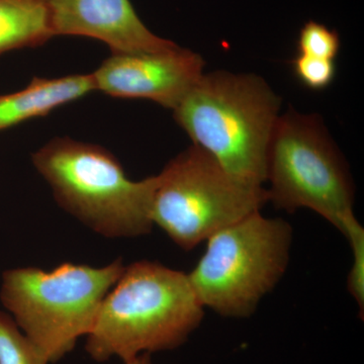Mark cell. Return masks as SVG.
<instances>
[{"instance_id": "obj_2", "label": "cell", "mask_w": 364, "mask_h": 364, "mask_svg": "<svg viewBox=\"0 0 364 364\" xmlns=\"http://www.w3.org/2000/svg\"><path fill=\"white\" fill-rule=\"evenodd\" d=\"M282 100L253 73H205L173 109L193 145L207 151L235 176L267 182V158Z\"/></svg>"}, {"instance_id": "obj_7", "label": "cell", "mask_w": 364, "mask_h": 364, "mask_svg": "<svg viewBox=\"0 0 364 364\" xmlns=\"http://www.w3.org/2000/svg\"><path fill=\"white\" fill-rule=\"evenodd\" d=\"M267 203L264 186L242 181L191 145L156 176L151 219L176 245L191 251Z\"/></svg>"}, {"instance_id": "obj_4", "label": "cell", "mask_w": 364, "mask_h": 364, "mask_svg": "<svg viewBox=\"0 0 364 364\" xmlns=\"http://www.w3.org/2000/svg\"><path fill=\"white\" fill-rule=\"evenodd\" d=\"M124 269L122 259L104 267L64 263L50 272L9 269L2 275L0 299L23 334L56 363L90 334Z\"/></svg>"}, {"instance_id": "obj_3", "label": "cell", "mask_w": 364, "mask_h": 364, "mask_svg": "<svg viewBox=\"0 0 364 364\" xmlns=\"http://www.w3.org/2000/svg\"><path fill=\"white\" fill-rule=\"evenodd\" d=\"M33 163L60 207L97 234L133 238L152 231L156 176L131 181L111 152L70 138L53 139Z\"/></svg>"}, {"instance_id": "obj_16", "label": "cell", "mask_w": 364, "mask_h": 364, "mask_svg": "<svg viewBox=\"0 0 364 364\" xmlns=\"http://www.w3.org/2000/svg\"><path fill=\"white\" fill-rule=\"evenodd\" d=\"M124 364H153L151 353H142L130 360L124 361Z\"/></svg>"}, {"instance_id": "obj_11", "label": "cell", "mask_w": 364, "mask_h": 364, "mask_svg": "<svg viewBox=\"0 0 364 364\" xmlns=\"http://www.w3.org/2000/svg\"><path fill=\"white\" fill-rule=\"evenodd\" d=\"M53 37L49 0H0V54L39 47Z\"/></svg>"}, {"instance_id": "obj_12", "label": "cell", "mask_w": 364, "mask_h": 364, "mask_svg": "<svg viewBox=\"0 0 364 364\" xmlns=\"http://www.w3.org/2000/svg\"><path fill=\"white\" fill-rule=\"evenodd\" d=\"M43 352L28 338L13 317L0 312V364H49Z\"/></svg>"}, {"instance_id": "obj_13", "label": "cell", "mask_w": 364, "mask_h": 364, "mask_svg": "<svg viewBox=\"0 0 364 364\" xmlns=\"http://www.w3.org/2000/svg\"><path fill=\"white\" fill-rule=\"evenodd\" d=\"M340 46L338 33L317 21H308L299 31V54L334 61L338 56Z\"/></svg>"}, {"instance_id": "obj_5", "label": "cell", "mask_w": 364, "mask_h": 364, "mask_svg": "<svg viewBox=\"0 0 364 364\" xmlns=\"http://www.w3.org/2000/svg\"><path fill=\"white\" fill-rule=\"evenodd\" d=\"M188 277L203 308L222 317L252 316L284 277L293 244V228L260 212L224 228Z\"/></svg>"}, {"instance_id": "obj_1", "label": "cell", "mask_w": 364, "mask_h": 364, "mask_svg": "<svg viewBox=\"0 0 364 364\" xmlns=\"http://www.w3.org/2000/svg\"><path fill=\"white\" fill-rule=\"evenodd\" d=\"M203 310L186 273L136 261L105 296L85 350L97 363L174 350L200 327Z\"/></svg>"}, {"instance_id": "obj_6", "label": "cell", "mask_w": 364, "mask_h": 364, "mask_svg": "<svg viewBox=\"0 0 364 364\" xmlns=\"http://www.w3.org/2000/svg\"><path fill=\"white\" fill-rule=\"evenodd\" d=\"M268 203L287 213L305 208L344 234L355 219L353 181L322 119L296 109L280 114L268 151Z\"/></svg>"}, {"instance_id": "obj_9", "label": "cell", "mask_w": 364, "mask_h": 364, "mask_svg": "<svg viewBox=\"0 0 364 364\" xmlns=\"http://www.w3.org/2000/svg\"><path fill=\"white\" fill-rule=\"evenodd\" d=\"M53 35L102 41L114 54L168 51L177 46L151 32L130 0H49Z\"/></svg>"}, {"instance_id": "obj_15", "label": "cell", "mask_w": 364, "mask_h": 364, "mask_svg": "<svg viewBox=\"0 0 364 364\" xmlns=\"http://www.w3.org/2000/svg\"><path fill=\"white\" fill-rule=\"evenodd\" d=\"M291 67L296 78L309 90H326L336 76V65L333 60L299 54L291 61Z\"/></svg>"}, {"instance_id": "obj_14", "label": "cell", "mask_w": 364, "mask_h": 364, "mask_svg": "<svg viewBox=\"0 0 364 364\" xmlns=\"http://www.w3.org/2000/svg\"><path fill=\"white\" fill-rule=\"evenodd\" d=\"M344 237L350 244L352 265L347 279V289L355 299L361 317L364 310V229L358 219L345 228Z\"/></svg>"}, {"instance_id": "obj_8", "label": "cell", "mask_w": 364, "mask_h": 364, "mask_svg": "<svg viewBox=\"0 0 364 364\" xmlns=\"http://www.w3.org/2000/svg\"><path fill=\"white\" fill-rule=\"evenodd\" d=\"M203 67L200 54L177 46L158 53H112L91 75L95 90L152 100L173 111L203 75Z\"/></svg>"}, {"instance_id": "obj_10", "label": "cell", "mask_w": 364, "mask_h": 364, "mask_svg": "<svg viewBox=\"0 0 364 364\" xmlns=\"http://www.w3.org/2000/svg\"><path fill=\"white\" fill-rule=\"evenodd\" d=\"M95 90L91 74L61 78L35 77L26 88L0 97V131L33 119L44 117Z\"/></svg>"}]
</instances>
